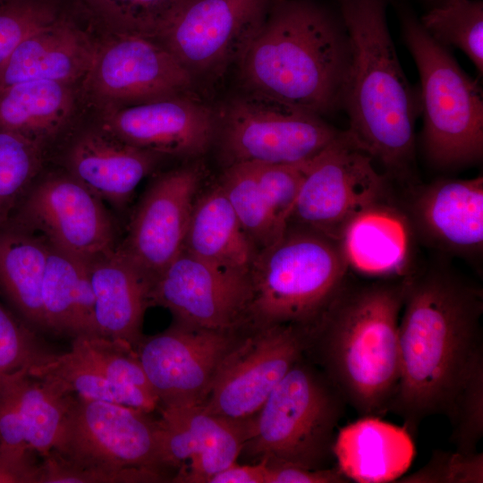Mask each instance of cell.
I'll use <instances>...</instances> for the list:
<instances>
[{
  "instance_id": "6da1fadb",
  "label": "cell",
  "mask_w": 483,
  "mask_h": 483,
  "mask_svg": "<svg viewBox=\"0 0 483 483\" xmlns=\"http://www.w3.org/2000/svg\"><path fill=\"white\" fill-rule=\"evenodd\" d=\"M482 290L444 266L405 276L399 321V381L388 411L414 435L427 417L447 416L483 355Z\"/></svg>"
},
{
  "instance_id": "7a4b0ae2",
  "label": "cell",
  "mask_w": 483,
  "mask_h": 483,
  "mask_svg": "<svg viewBox=\"0 0 483 483\" xmlns=\"http://www.w3.org/2000/svg\"><path fill=\"white\" fill-rule=\"evenodd\" d=\"M350 55L337 9L274 0L236 64L241 89L323 117L341 107Z\"/></svg>"
},
{
  "instance_id": "3957f363",
  "label": "cell",
  "mask_w": 483,
  "mask_h": 483,
  "mask_svg": "<svg viewBox=\"0 0 483 483\" xmlns=\"http://www.w3.org/2000/svg\"><path fill=\"white\" fill-rule=\"evenodd\" d=\"M404 292L405 276L346 281L308 329L305 353L361 417L385 413L394 395Z\"/></svg>"
},
{
  "instance_id": "277c9868",
  "label": "cell",
  "mask_w": 483,
  "mask_h": 483,
  "mask_svg": "<svg viewBox=\"0 0 483 483\" xmlns=\"http://www.w3.org/2000/svg\"><path fill=\"white\" fill-rule=\"evenodd\" d=\"M350 41L341 107L353 141L393 179H412L418 106L388 23L389 0H336Z\"/></svg>"
},
{
  "instance_id": "5b68a950",
  "label": "cell",
  "mask_w": 483,
  "mask_h": 483,
  "mask_svg": "<svg viewBox=\"0 0 483 483\" xmlns=\"http://www.w3.org/2000/svg\"><path fill=\"white\" fill-rule=\"evenodd\" d=\"M349 269L338 241L288 224L280 239L256 256L247 320L256 328L292 325L309 329L343 286Z\"/></svg>"
},
{
  "instance_id": "8992f818",
  "label": "cell",
  "mask_w": 483,
  "mask_h": 483,
  "mask_svg": "<svg viewBox=\"0 0 483 483\" xmlns=\"http://www.w3.org/2000/svg\"><path fill=\"white\" fill-rule=\"evenodd\" d=\"M345 405L324 372L304 354L250 421L244 446L267 464L330 468Z\"/></svg>"
},
{
  "instance_id": "52a82bcc",
  "label": "cell",
  "mask_w": 483,
  "mask_h": 483,
  "mask_svg": "<svg viewBox=\"0 0 483 483\" xmlns=\"http://www.w3.org/2000/svg\"><path fill=\"white\" fill-rule=\"evenodd\" d=\"M404 40L421 85L422 145L428 162L455 169L483 156V95L479 83L436 42L407 10L400 15Z\"/></svg>"
},
{
  "instance_id": "ba28073f",
  "label": "cell",
  "mask_w": 483,
  "mask_h": 483,
  "mask_svg": "<svg viewBox=\"0 0 483 483\" xmlns=\"http://www.w3.org/2000/svg\"><path fill=\"white\" fill-rule=\"evenodd\" d=\"M216 109V142L225 166L306 162L341 133L316 114L241 89Z\"/></svg>"
},
{
  "instance_id": "9c48e42d",
  "label": "cell",
  "mask_w": 483,
  "mask_h": 483,
  "mask_svg": "<svg viewBox=\"0 0 483 483\" xmlns=\"http://www.w3.org/2000/svg\"><path fill=\"white\" fill-rule=\"evenodd\" d=\"M125 405L71 394L54 447L80 469H145L163 473L157 420Z\"/></svg>"
},
{
  "instance_id": "30bf717a",
  "label": "cell",
  "mask_w": 483,
  "mask_h": 483,
  "mask_svg": "<svg viewBox=\"0 0 483 483\" xmlns=\"http://www.w3.org/2000/svg\"><path fill=\"white\" fill-rule=\"evenodd\" d=\"M274 0H185L152 38L195 81L212 82L236 65Z\"/></svg>"
},
{
  "instance_id": "8fae6325",
  "label": "cell",
  "mask_w": 483,
  "mask_h": 483,
  "mask_svg": "<svg viewBox=\"0 0 483 483\" xmlns=\"http://www.w3.org/2000/svg\"><path fill=\"white\" fill-rule=\"evenodd\" d=\"M372 157L347 131L309 162L288 224L339 241L348 224L370 205L388 198L387 183Z\"/></svg>"
},
{
  "instance_id": "7c38bea8",
  "label": "cell",
  "mask_w": 483,
  "mask_h": 483,
  "mask_svg": "<svg viewBox=\"0 0 483 483\" xmlns=\"http://www.w3.org/2000/svg\"><path fill=\"white\" fill-rule=\"evenodd\" d=\"M5 225L86 261L118 245L104 201L69 173L51 174L31 186Z\"/></svg>"
},
{
  "instance_id": "4fadbf2b",
  "label": "cell",
  "mask_w": 483,
  "mask_h": 483,
  "mask_svg": "<svg viewBox=\"0 0 483 483\" xmlns=\"http://www.w3.org/2000/svg\"><path fill=\"white\" fill-rule=\"evenodd\" d=\"M240 339L220 365L201 404L208 411L250 422L269 394L305 354L308 329L292 325L256 328Z\"/></svg>"
},
{
  "instance_id": "5bb4252c",
  "label": "cell",
  "mask_w": 483,
  "mask_h": 483,
  "mask_svg": "<svg viewBox=\"0 0 483 483\" xmlns=\"http://www.w3.org/2000/svg\"><path fill=\"white\" fill-rule=\"evenodd\" d=\"M85 84L107 110L173 97L199 96V87L155 39L116 33L96 47Z\"/></svg>"
},
{
  "instance_id": "9a60e30c",
  "label": "cell",
  "mask_w": 483,
  "mask_h": 483,
  "mask_svg": "<svg viewBox=\"0 0 483 483\" xmlns=\"http://www.w3.org/2000/svg\"><path fill=\"white\" fill-rule=\"evenodd\" d=\"M233 331L175 324L143 336L135 352L159 407L201 405L225 358L239 342Z\"/></svg>"
},
{
  "instance_id": "2e32d148",
  "label": "cell",
  "mask_w": 483,
  "mask_h": 483,
  "mask_svg": "<svg viewBox=\"0 0 483 483\" xmlns=\"http://www.w3.org/2000/svg\"><path fill=\"white\" fill-rule=\"evenodd\" d=\"M250 275L229 271L182 250L154 279L151 305L167 309L176 324L233 331L247 321Z\"/></svg>"
},
{
  "instance_id": "e0dca14e",
  "label": "cell",
  "mask_w": 483,
  "mask_h": 483,
  "mask_svg": "<svg viewBox=\"0 0 483 483\" xmlns=\"http://www.w3.org/2000/svg\"><path fill=\"white\" fill-rule=\"evenodd\" d=\"M203 178L199 160L159 174L137 207L125 239L116 247L152 281L183 250Z\"/></svg>"
},
{
  "instance_id": "ac0fdd59",
  "label": "cell",
  "mask_w": 483,
  "mask_h": 483,
  "mask_svg": "<svg viewBox=\"0 0 483 483\" xmlns=\"http://www.w3.org/2000/svg\"><path fill=\"white\" fill-rule=\"evenodd\" d=\"M101 129L158 156L195 159L215 143L216 109L199 96L173 97L109 109Z\"/></svg>"
},
{
  "instance_id": "d6986e66",
  "label": "cell",
  "mask_w": 483,
  "mask_h": 483,
  "mask_svg": "<svg viewBox=\"0 0 483 483\" xmlns=\"http://www.w3.org/2000/svg\"><path fill=\"white\" fill-rule=\"evenodd\" d=\"M160 448L167 468L180 467L173 481L205 483L236 462L250 423L208 411L202 405L159 407Z\"/></svg>"
},
{
  "instance_id": "ffe728a7",
  "label": "cell",
  "mask_w": 483,
  "mask_h": 483,
  "mask_svg": "<svg viewBox=\"0 0 483 483\" xmlns=\"http://www.w3.org/2000/svg\"><path fill=\"white\" fill-rule=\"evenodd\" d=\"M415 237L468 260L483 251V177L440 179L412 189L406 209Z\"/></svg>"
},
{
  "instance_id": "44dd1931",
  "label": "cell",
  "mask_w": 483,
  "mask_h": 483,
  "mask_svg": "<svg viewBox=\"0 0 483 483\" xmlns=\"http://www.w3.org/2000/svg\"><path fill=\"white\" fill-rule=\"evenodd\" d=\"M415 235L404 210L389 197L357 215L339 242L350 268L382 278L403 277L411 269Z\"/></svg>"
},
{
  "instance_id": "7402d4cb",
  "label": "cell",
  "mask_w": 483,
  "mask_h": 483,
  "mask_svg": "<svg viewBox=\"0 0 483 483\" xmlns=\"http://www.w3.org/2000/svg\"><path fill=\"white\" fill-rule=\"evenodd\" d=\"M89 273L98 335L135 351L143 338L145 310L151 305L152 279L117 249L89 261Z\"/></svg>"
},
{
  "instance_id": "603a6c76",
  "label": "cell",
  "mask_w": 483,
  "mask_h": 483,
  "mask_svg": "<svg viewBox=\"0 0 483 483\" xmlns=\"http://www.w3.org/2000/svg\"><path fill=\"white\" fill-rule=\"evenodd\" d=\"M159 157L100 128L82 134L72 146L68 173L104 202L122 208Z\"/></svg>"
},
{
  "instance_id": "cb8c5ba5",
  "label": "cell",
  "mask_w": 483,
  "mask_h": 483,
  "mask_svg": "<svg viewBox=\"0 0 483 483\" xmlns=\"http://www.w3.org/2000/svg\"><path fill=\"white\" fill-rule=\"evenodd\" d=\"M333 453L336 467L349 481L384 483L406 473L415 446L404 426L364 416L336 432Z\"/></svg>"
},
{
  "instance_id": "d4e9b609",
  "label": "cell",
  "mask_w": 483,
  "mask_h": 483,
  "mask_svg": "<svg viewBox=\"0 0 483 483\" xmlns=\"http://www.w3.org/2000/svg\"><path fill=\"white\" fill-rule=\"evenodd\" d=\"M96 47L65 17L25 38L0 70V89L35 80L70 84L85 77Z\"/></svg>"
},
{
  "instance_id": "484cf974",
  "label": "cell",
  "mask_w": 483,
  "mask_h": 483,
  "mask_svg": "<svg viewBox=\"0 0 483 483\" xmlns=\"http://www.w3.org/2000/svg\"><path fill=\"white\" fill-rule=\"evenodd\" d=\"M183 250L211 265L250 275L258 250L218 182L198 196Z\"/></svg>"
},
{
  "instance_id": "4316f807",
  "label": "cell",
  "mask_w": 483,
  "mask_h": 483,
  "mask_svg": "<svg viewBox=\"0 0 483 483\" xmlns=\"http://www.w3.org/2000/svg\"><path fill=\"white\" fill-rule=\"evenodd\" d=\"M48 253V244L37 234L0 226V299L38 333H47L41 296Z\"/></svg>"
},
{
  "instance_id": "83f0119b",
  "label": "cell",
  "mask_w": 483,
  "mask_h": 483,
  "mask_svg": "<svg viewBox=\"0 0 483 483\" xmlns=\"http://www.w3.org/2000/svg\"><path fill=\"white\" fill-rule=\"evenodd\" d=\"M41 297L47 333L72 339L99 335L89 261L49 246Z\"/></svg>"
},
{
  "instance_id": "f1b7e54d",
  "label": "cell",
  "mask_w": 483,
  "mask_h": 483,
  "mask_svg": "<svg viewBox=\"0 0 483 483\" xmlns=\"http://www.w3.org/2000/svg\"><path fill=\"white\" fill-rule=\"evenodd\" d=\"M73 106L69 84L26 80L0 89V129L43 145L67 121Z\"/></svg>"
},
{
  "instance_id": "f546056e",
  "label": "cell",
  "mask_w": 483,
  "mask_h": 483,
  "mask_svg": "<svg viewBox=\"0 0 483 483\" xmlns=\"http://www.w3.org/2000/svg\"><path fill=\"white\" fill-rule=\"evenodd\" d=\"M30 376L54 386L64 394L111 402L150 413L159 407L154 392L115 383L70 350L28 370Z\"/></svg>"
},
{
  "instance_id": "4dcf8cb0",
  "label": "cell",
  "mask_w": 483,
  "mask_h": 483,
  "mask_svg": "<svg viewBox=\"0 0 483 483\" xmlns=\"http://www.w3.org/2000/svg\"><path fill=\"white\" fill-rule=\"evenodd\" d=\"M218 183L258 251L280 239L288 225L279 219L266 197L254 163L225 166Z\"/></svg>"
},
{
  "instance_id": "1f68e13d",
  "label": "cell",
  "mask_w": 483,
  "mask_h": 483,
  "mask_svg": "<svg viewBox=\"0 0 483 483\" xmlns=\"http://www.w3.org/2000/svg\"><path fill=\"white\" fill-rule=\"evenodd\" d=\"M419 21L430 38L459 48L483 74L482 0H439Z\"/></svg>"
},
{
  "instance_id": "d6a6232c",
  "label": "cell",
  "mask_w": 483,
  "mask_h": 483,
  "mask_svg": "<svg viewBox=\"0 0 483 483\" xmlns=\"http://www.w3.org/2000/svg\"><path fill=\"white\" fill-rule=\"evenodd\" d=\"M28 370H22L19 377V407L26 442L43 457L54 447L71 394L30 376Z\"/></svg>"
},
{
  "instance_id": "836d02e7",
  "label": "cell",
  "mask_w": 483,
  "mask_h": 483,
  "mask_svg": "<svg viewBox=\"0 0 483 483\" xmlns=\"http://www.w3.org/2000/svg\"><path fill=\"white\" fill-rule=\"evenodd\" d=\"M42 146L0 129V226L32 186L41 165Z\"/></svg>"
},
{
  "instance_id": "e575fe53",
  "label": "cell",
  "mask_w": 483,
  "mask_h": 483,
  "mask_svg": "<svg viewBox=\"0 0 483 483\" xmlns=\"http://www.w3.org/2000/svg\"><path fill=\"white\" fill-rule=\"evenodd\" d=\"M94 20L116 34L153 38L185 0H79Z\"/></svg>"
},
{
  "instance_id": "d590c367",
  "label": "cell",
  "mask_w": 483,
  "mask_h": 483,
  "mask_svg": "<svg viewBox=\"0 0 483 483\" xmlns=\"http://www.w3.org/2000/svg\"><path fill=\"white\" fill-rule=\"evenodd\" d=\"M65 17L63 0H0V70L25 38Z\"/></svg>"
},
{
  "instance_id": "8d00e7d4",
  "label": "cell",
  "mask_w": 483,
  "mask_h": 483,
  "mask_svg": "<svg viewBox=\"0 0 483 483\" xmlns=\"http://www.w3.org/2000/svg\"><path fill=\"white\" fill-rule=\"evenodd\" d=\"M71 350L110 380L155 393L136 352L130 346L100 335H92L72 339Z\"/></svg>"
},
{
  "instance_id": "74e56055",
  "label": "cell",
  "mask_w": 483,
  "mask_h": 483,
  "mask_svg": "<svg viewBox=\"0 0 483 483\" xmlns=\"http://www.w3.org/2000/svg\"><path fill=\"white\" fill-rule=\"evenodd\" d=\"M455 451L475 453L483 436V355L477 358L457 391L447 414Z\"/></svg>"
},
{
  "instance_id": "f35d334b",
  "label": "cell",
  "mask_w": 483,
  "mask_h": 483,
  "mask_svg": "<svg viewBox=\"0 0 483 483\" xmlns=\"http://www.w3.org/2000/svg\"><path fill=\"white\" fill-rule=\"evenodd\" d=\"M0 299V380L43 363L56 352Z\"/></svg>"
},
{
  "instance_id": "ab89813d",
  "label": "cell",
  "mask_w": 483,
  "mask_h": 483,
  "mask_svg": "<svg viewBox=\"0 0 483 483\" xmlns=\"http://www.w3.org/2000/svg\"><path fill=\"white\" fill-rule=\"evenodd\" d=\"M402 483H482L483 454L435 450L417 471L402 476Z\"/></svg>"
},
{
  "instance_id": "60d3db41",
  "label": "cell",
  "mask_w": 483,
  "mask_h": 483,
  "mask_svg": "<svg viewBox=\"0 0 483 483\" xmlns=\"http://www.w3.org/2000/svg\"><path fill=\"white\" fill-rule=\"evenodd\" d=\"M163 473L145 469L86 470L71 466L49 453L42 457L39 483L162 482Z\"/></svg>"
},
{
  "instance_id": "b9f144b4",
  "label": "cell",
  "mask_w": 483,
  "mask_h": 483,
  "mask_svg": "<svg viewBox=\"0 0 483 483\" xmlns=\"http://www.w3.org/2000/svg\"><path fill=\"white\" fill-rule=\"evenodd\" d=\"M311 159L293 165L254 163L258 180L266 197L276 216L286 225Z\"/></svg>"
},
{
  "instance_id": "7bdbcfd3",
  "label": "cell",
  "mask_w": 483,
  "mask_h": 483,
  "mask_svg": "<svg viewBox=\"0 0 483 483\" xmlns=\"http://www.w3.org/2000/svg\"><path fill=\"white\" fill-rule=\"evenodd\" d=\"M24 369L0 380V447L3 448L29 445L18 400L19 377Z\"/></svg>"
},
{
  "instance_id": "ee69618b",
  "label": "cell",
  "mask_w": 483,
  "mask_h": 483,
  "mask_svg": "<svg viewBox=\"0 0 483 483\" xmlns=\"http://www.w3.org/2000/svg\"><path fill=\"white\" fill-rule=\"evenodd\" d=\"M30 446L0 447V483H39L41 462Z\"/></svg>"
},
{
  "instance_id": "f6af8a7d",
  "label": "cell",
  "mask_w": 483,
  "mask_h": 483,
  "mask_svg": "<svg viewBox=\"0 0 483 483\" xmlns=\"http://www.w3.org/2000/svg\"><path fill=\"white\" fill-rule=\"evenodd\" d=\"M265 483H345L349 479L335 467L310 470L287 464H267Z\"/></svg>"
},
{
  "instance_id": "bcb514c9",
  "label": "cell",
  "mask_w": 483,
  "mask_h": 483,
  "mask_svg": "<svg viewBox=\"0 0 483 483\" xmlns=\"http://www.w3.org/2000/svg\"><path fill=\"white\" fill-rule=\"evenodd\" d=\"M267 469L265 461L253 465H239L235 462L213 475L208 483H265Z\"/></svg>"
},
{
  "instance_id": "7dc6e473",
  "label": "cell",
  "mask_w": 483,
  "mask_h": 483,
  "mask_svg": "<svg viewBox=\"0 0 483 483\" xmlns=\"http://www.w3.org/2000/svg\"><path fill=\"white\" fill-rule=\"evenodd\" d=\"M439 1V0H436V2Z\"/></svg>"
}]
</instances>
